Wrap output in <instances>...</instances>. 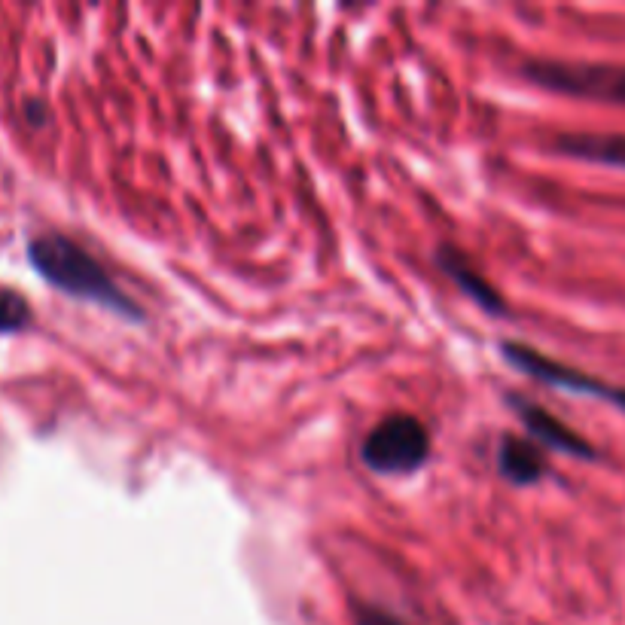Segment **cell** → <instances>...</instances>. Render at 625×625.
<instances>
[{"instance_id":"cell-1","label":"cell","mask_w":625,"mask_h":625,"mask_svg":"<svg viewBox=\"0 0 625 625\" xmlns=\"http://www.w3.org/2000/svg\"><path fill=\"white\" fill-rule=\"evenodd\" d=\"M28 260L40 278H46L58 290H65L68 296L104 305L125 318H141V308L116 287L107 269L74 238L61 232H43L31 241Z\"/></svg>"},{"instance_id":"cell-2","label":"cell","mask_w":625,"mask_h":625,"mask_svg":"<svg viewBox=\"0 0 625 625\" xmlns=\"http://www.w3.org/2000/svg\"><path fill=\"white\" fill-rule=\"evenodd\" d=\"M525 77L549 92L625 104V65H598V61H555L534 58L522 65Z\"/></svg>"},{"instance_id":"cell-3","label":"cell","mask_w":625,"mask_h":625,"mask_svg":"<svg viewBox=\"0 0 625 625\" xmlns=\"http://www.w3.org/2000/svg\"><path fill=\"white\" fill-rule=\"evenodd\" d=\"M430 455V433L415 415H388L360 446V458L375 473H409Z\"/></svg>"},{"instance_id":"cell-4","label":"cell","mask_w":625,"mask_h":625,"mask_svg":"<svg viewBox=\"0 0 625 625\" xmlns=\"http://www.w3.org/2000/svg\"><path fill=\"white\" fill-rule=\"evenodd\" d=\"M504 354L513 360L516 369L534 375V379L546 382V385H555V388H565V391H574V394H589V397H598V400H607L619 409H625V388H613V385H604L598 379H589V375L565 366V363H555L525 345H504Z\"/></svg>"},{"instance_id":"cell-5","label":"cell","mask_w":625,"mask_h":625,"mask_svg":"<svg viewBox=\"0 0 625 625\" xmlns=\"http://www.w3.org/2000/svg\"><path fill=\"white\" fill-rule=\"evenodd\" d=\"M510 403L516 406V412H519L522 424L528 427V433L534 436V440H540L543 446L558 449L565 455H577V458H595V449L583 440L580 433H574L568 424H561L555 415H549L537 403H528V400H519V397H513Z\"/></svg>"},{"instance_id":"cell-6","label":"cell","mask_w":625,"mask_h":625,"mask_svg":"<svg viewBox=\"0 0 625 625\" xmlns=\"http://www.w3.org/2000/svg\"><path fill=\"white\" fill-rule=\"evenodd\" d=\"M555 150L571 159L625 168V135H592V132L561 135L555 141Z\"/></svg>"},{"instance_id":"cell-7","label":"cell","mask_w":625,"mask_h":625,"mask_svg":"<svg viewBox=\"0 0 625 625\" xmlns=\"http://www.w3.org/2000/svg\"><path fill=\"white\" fill-rule=\"evenodd\" d=\"M436 263H440V269L467 293V296H473L485 311H494V315H500V311H504L507 305H504V299L497 296V290L458 254V250H452V247H443L440 254H436Z\"/></svg>"},{"instance_id":"cell-8","label":"cell","mask_w":625,"mask_h":625,"mask_svg":"<svg viewBox=\"0 0 625 625\" xmlns=\"http://www.w3.org/2000/svg\"><path fill=\"white\" fill-rule=\"evenodd\" d=\"M497 470L516 485H531L546 473V461L534 443L507 436V440L497 446Z\"/></svg>"},{"instance_id":"cell-9","label":"cell","mask_w":625,"mask_h":625,"mask_svg":"<svg viewBox=\"0 0 625 625\" xmlns=\"http://www.w3.org/2000/svg\"><path fill=\"white\" fill-rule=\"evenodd\" d=\"M31 321V308L22 293L0 287V333H19Z\"/></svg>"}]
</instances>
